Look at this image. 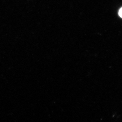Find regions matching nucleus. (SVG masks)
I'll list each match as a JSON object with an SVG mask.
<instances>
[{"label": "nucleus", "instance_id": "nucleus-1", "mask_svg": "<svg viewBox=\"0 0 122 122\" xmlns=\"http://www.w3.org/2000/svg\"><path fill=\"white\" fill-rule=\"evenodd\" d=\"M119 15L121 18H122V7L120 9L119 12Z\"/></svg>", "mask_w": 122, "mask_h": 122}]
</instances>
